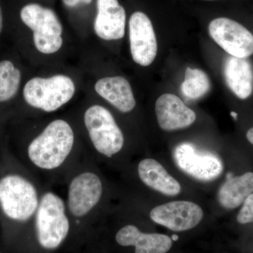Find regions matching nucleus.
Returning <instances> with one entry per match:
<instances>
[{
  "label": "nucleus",
  "instance_id": "412c9836",
  "mask_svg": "<svg viewBox=\"0 0 253 253\" xmlns=\"http://www.w3.org/2000/svg\"><path fill=\"white\" fill-rule=\"evenodd\" d=\"M238 214V222L241 224L253 223V194L246 199Z\"/></svg>",
  "mask_w": 253,
  "mask_h": 253
},
{
  "label": "nucleus",
  "instance_id": "aec40b11",
  "mask_svg": "<svg viewBox=\"0 0 253 253\" xmlns=\"http://www.w3.org/2000/svg\"><path fill=\"white\" fill-rule=\"evenodd\" d=\"M21 73L11 61L0 62V103L12 99L17 94Z\"/></svg>",
  "mask_w": 253,
  "mask_h": 253
},
{
  "label": "nucleus",
  "instance_id": "1a4fd4ad",
  "mask_svg": "<svg viewBox=\"0 0 253 253\" xmlns=\"http://www.w3.org/2000/svg\"><path fill=\"white\" fill-rule=\"evenodd\" d=\"M151 220L174 231H184L196 227L204 217L199 205L176 201L160 205L150 212Z\"/></svg>",
  "mask_w": 253,
  "mask_h": 253
},
{
  "label": "nucleus",
  "instance_id": "4468645a",
  "mask_svg": "<svg viewBox=\"0 0 253 253\" xmlns=\"http://www.w3.org/2000/svg\"><path fill=\"white\" fill-rule=\"evenodd\" d=\"M116 240L120 246H134L135 253H167L172 246L169 236L144 233L131 224L121 228L116 234Z\"/></svg>",
  "mask_w": 253,
  "mask_h": 253
},
{
  "label": "nucleus",
  "instance_id": "bb28decb",
  "mask_svg": "<svg viewBox=\"0 0 253 253\" xmlns=\"http://www.w3.org/2000/svg\"></svg>",
  "mask_w": 253,
  "mask_h": 253
},
{
  "label": "nucleus",
  "instance_id": "7ed1b4c3",
  "mask_svg": "<svg viewBox=\"0 0 253 253\" xmlns=\"http://www.w3.org/2000/svg\"><path fill=\"white\" fill-rule=\"evenodd\" d=\"M76 87L72 80L63 75L34 78L23 88L25 101L32 107L53 112L73 97Z\"/></svg>",
  "mask_w": 253,
  "mask_h": 253
},
{
  "label": "nucleus",
  "instance_id": "39448f33",
  "mask_svg": "<svg viewBox=\"0 0 253 253\" xmlns=\"http://www.w3.org/2000/svg\"><path fill=\"white\" fill-rule=\"evenodd\" d=\"M23 23L33 31V42L43 54H54L63 44L62 25L52 10L41 5L23 6L20 13Z\"/></svg>",
  "mask_w": 253,
  "mask_h": 253
},
{
  "label": "nucleus",
  "instance_id": "f8f14e48",
  "mask_svg": "<svg viewBox=\"0 0 253 253\" xmlns=\"http://www.w3.org/2000/svg\"><path fill=\"white\" fill-rule=\"evenodd\" d=\"M156 117L160 127L165 131L184 129L194 124L196 113L180 98L172 94L161 95L156 102Z\"/></svg>",
  "mask_w": 253,
  "mask_h": 253
},
{
  "label": "nucleus",
  "instance_id": "5701e85b",
  "mask_svg": "<svg viewBox=\"0 0 253 253\" xmlns=\"http://www.w3.org/2000/svg\"><path fill=\"white\" fill-rule=\"evenodd\" d=\"M246 138H247L248 141L253 145V126L246 133Z\"/></svg>",
  "mask_w": 253,
  "mask_h": 253
},
{
  "label": "nucleus",
  "instance_id": "6ab92c4d",
  "mask_svg": "<svg viewBox=\"0 0 253 253\" xmlns=\"http://www.w3.org/2000/svg\"><path fill=\"white\" fill-rule=\"evenodd\" d=\"M211 80L206 73L199 68H186L185 78L181 85L184 96L191 99L203 97L211 89Z\"/></svg>",
  "mask_w": 253,
  "mask_h": 253
},
{
  "label": "nucleus",
  "instance_id": "393cba45",
  "mask_svg": "<svg viewBox=\"0 0 253 253\" xmlns=\"http://www.w3.org/2000/svg\"><path fill=\"white\" fill-rule=\"evenodd\" d=\"M231 116H232L233 118H234V119H236L238 117V114L237 113L234 112V111H232V112L231 113Z\"/></svg>",
  "mask_w": 253,
  "mask_h": 253
},
{
  "label": "nucleus",
  "instance_id": "6e6552de",
  "mask_svg": "<svg viewBox=\"0 0 253 253\" xmlns=\"http://www.w3.org/2000/svg\"><path fill=\"white\" fill-rule=\"evenodd\" d=\"M102 194V182L97 174L91 172L78 174L68 186L69 212L75 217H84L97 206Z\"/></svg>",
  "mask_w": 253,
  "mask_h": 253
},
{
  "label": "nucleus",
  "instance_id": "b1692460",
  "mask_svg": "<svg viewBox=\"0 0 253 253\" xmlns=\"http://www.w3.org/2000/svg\"><path fill=\"white\" fill-rule=\"evenodd\" d=\"M3 29V15L2 11H1V6H0V34Z\"/></svg>",
  "mask_w": 253,
  "mask_h": 253
},
{
  "label": "nucleus",
  "instance_id": "a878e982",
  "mask_svg": "<svg viewBox=\"0 0 253 253\" xmlns=\"http://www.w3.org/2000/svg\"><path fill=\"white\" fill-rule=\"evenodd\" d=\"M172 239L174 240V241H176V240L178 239V236L176 235L172 236Z\"/></svg>",
  "mask_w": 253,
  "mask_h": 253
},
{
  "label": "nucleus",
  "instance_id": "0eeeda50",
  "mask_svg": "<svg viewBox=\"0 0 253 253\" xmlns=\"http://www.w3.org/2000/svg\"><path fill=\"white\" fill-rule=\"evenodd\" d=\"M208 31L213 41L230 56L249 58L253 54V33L237 21L215 18L210 23Z\"/></svg>",
  "mask_w": 253,
  "mask_h": 253
},
{
  "label": "nucleus",
  "instance_id": "f03ea898",
  "mask_svg": "<svg viewBox=\"0 0 253 253\" xmlns=\"http://www.w3.org/2000/svg\"><path fill=\"white\" fill-rule=\"evenodd\" d=\"M37 239L42 248L58 249L70 231L64 202L58 195L47 192L43 195L36 211Z\"/></svg>",
  "mask_w": 253,
  "mask_h": 253
},
{
  "label": "nucleus",
  "instance_id": "9d476101",
  "mask_svg": "<svg viewBox=\"0 0 253 253\" xmlns=\"http://www.w3.org/2000/svg\"><path fill=\"white\" fill-rule=\"evenodd\" d=\"M129 37L131 56L141 66H149L156 59L158 43L154 26L147 15L136 11L129 21Z\"/></svg>",
  "mask_w": 253,
  "mask_h": 253
},
{
  "label": "nucleus",
  "instance_id": "9b49d317",
  "mask_svg": "<svg viewBox=\"0 0 253 253\" xmlns=\"http://www.w3.org/2000/svg\"><path fill=\"white\" fill-rule=\"evenodd\" d=\"M174 158L181 170L199 180H212L222 172L219 158L211 154H199L191 145H179L176 148Z\"/></svg>",
  "mask_w": 253,
  "mask_h": 253
},
{
  "label": "nucleus",
  "instance_id": "dca6fc26",
  "mask_svg": "<svg viewBox=\"0 0 253 253\" xmlns=\"http://www.w3.org/2000/svg\"><path fill=\"white\" fill-rule=\"evenodd\" d=\"M95 90L101 97L122 113H129L134 109L136 100L130 84L121 76L104 78L95 84Z\"/></svg>",
  "mask_w": 253,
  "mask_h": 253
},
{
  "label": "nucleus",
  "instance_id": "2eb2a0df",
  "mask_svg": "<svg viewBox=\"0 0 253 253\" xmlns=\"http://www.w3.org/2000/svg\"><path fill=\"white\" fill-rule=\"evenodd\" d=\"M224 76L230 90L240 99L253 93V67L248 58L229 56L224 65Z\"/></svg>",
  "mask_w": 253,
  "mask_h": 253
},
{
  "label": "nucleus",
  "instance_id": "f3484780",
  "mask_svg": "<svg viewBox=\"0 0 253 253\" xmlns=\"http://www.w3.org/2000/svg\"><path fill=\"white\" fill-rule=\"evenodd\" d=\"M138 174L145 185L158 192L171 196L181 193L180 184L156 160H142L138 166Z\"/></svg>",
  "mask_w": 253,
  "mask_h": 253
},
{
  "label": "nucleus",
  "instance_id": "f257e3e1",
  "mask_svg": "<svg viewBox=\"0 0 253 253\" xmlns=\"http://www.w3.org/2000/svg\"><path fill=\"white\" fill-rule=\"evenodd\" d=\"M72 127L63 120H55L28 146L29 159L36 167L52 170L62 166L74 145Z\"/></svg>",
  "mask_w": 253,
  "mask_h": 253
},
{
  "label": "nucleus",
  "instance_id": "423d86ee",
  "mask_svg": "<svg viewBox=\"0 0 253 253\" xmlns=\"http://www.w3.org/2000/svg\"><path fill=\"white\" fill-rule=\"evenodd\" d=\"M84 125L95 149L103 156L111 158L124 146V136L109 110L94 105L86 110Z\"/></svg>",
  "mask_w": 253,
  "mask_h": 253
},
{
  "label": "nucleus",
  "instance_id": "4be33fe9",
  "mask_svg": "<svg viewBox=\"0 0 253 253\" xmlns=\"http://www.w3.org/2000/svg\"><path fill=\"white\" fill-rule=\"evenodd\" d=\"M92 0H63V2L68 7H75L78 6L81 2L84 3L86 4H90Z\"/></svg>",
  "mask_w": 253,
  "mask_h": 253
},
{
  "label": "nucleus",
  "instance_id": "20e7f679",
  "mask_svg": "<svg viewBox=\"0 0 253 253\" xmlns=\"http://www.w3.org/2000/svg\"><path fill=\"white\" fill-rule=\"evenodd\" d=\"M39 203L36 187L23 176L9 174L0 179V206L10 219L28 220L36 214Z\"/></svg>",
  "mask_w": 253,
  "mask_h": 253
},
{
  "label": "nucleus",
  "instance_id": "ddd939ff",
  "mask_svg": "<svg viewBox=\"0 0 253 253\" xmlns=\"http://www.w3.org/2000/svg\"><path fill=\"white\" fill-rule=\"evenodd\" d=\"M126 14L118 0H97L95 33L104 41L122 39L126 33Z\"/></svg>",
  "mask_w": 253,
  "mask_h": 253
},
{
  "label": "nucleus",
  "instance_id": "a211bd4d",
  "mask_svg": "<svg viewBox=\"0 0 253 253\" xmlns=\"http://www.w3.org/2000/svg\"><path fill=\"white\" fill-rule=\"evenodd\" d=\"M253 194V172L232 176L221 186L218 200L221 206L233 210L244 204L246 199Z\"/></svg>",
  "mask_w": 253,
  "mask_h": 253
}]
</instances>
